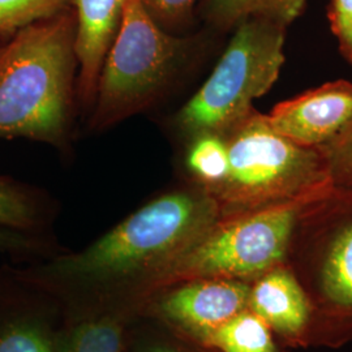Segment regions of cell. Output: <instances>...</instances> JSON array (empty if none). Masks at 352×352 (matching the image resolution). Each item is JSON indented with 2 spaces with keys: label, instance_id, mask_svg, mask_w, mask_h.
<instances>
[{
  "label": "cell",
  "instance_id": "6da1fadb",
  "mask_svg": "<svg viewBox=\"0 0 352 352\" xmlns=\"http://www.w3.org/2000/svg\"><path fill=\"white\" fill-rule=\"evenodd\" d=\"M219 218L213 199L190 184L154 197L85 250L17 272L55 304L63 320L111 309L138 317L151 282Z\"/></svg>",
  "mask_w": 352,
  "mask_h": 352
},
{
  "label": "cell",
  "instance_id": "7a4b0ae2",
  "mask_svg": "<svg viewBox=\"0 0 352 352\" xmlns=\"http://www.w3.org/2000/svg\"><path fill=\"white\" fill-rule=\"evenodd\" d=\"M77 21L72 7L26 26L0 54V140L60 146L74 110Z\"/></svg>",
  "mask_w": 352,
  "mask_h": 352
},
{
  "label": "cell",
  "instance_id": "3957f363",
  "mask_svg": "<svg viewBox=\"0 0 352 352\" xmlns=\"http://www.w3.org/2000/svg\"><path fill=\"white\" fill-rule=\"evenodd\" d=\"M222 136L228 170L223 182L208 193L221 218L314 201L333 189L321 151L280 136L254 107Z\"/></svg>",
  "mask_w": 352,
  "mask_h": 352
},
{
  "label": "cell",
  "instance_id": "277c9868",
  "mask_svg": "<svg viewBox=\"0 0 352 352\" xmlns=\"http://www.w3.org/2000/svg\"><path fill=\"white\" fill-rule=\"evenodd\" d=\"M286 264L311 305L308 349L352 342V197L333 188L302 206Z\"/></svg>",
  "mask_w": 352,
  "mask_h": 352
},
{
  "label": "cell",
  "instance_id": "5b68a950",
  "mask_svg": "<svg viewBox=\"0 0 352 352\" xmlns=\"http://www.w3.org/2000/svg\"><path fill=\"white\" fill-rule=\"evenodd\" d=\"M192 50V39L162 29L141 0H126L102 65L91 129H106L148 109L173 85Z\"/></svg>",
  "mask_w": 352,
  "mask_h": 352
},
{
  "label": "cell",
  "instance_id": "8992f818",
  "mask_svg": "<svg viewBox=\"0 0 352 352\" xmlns=\"http://www.w3.org/2000/svg\"><path fill=\"white\" fill-rule=\"evenodd\" d=\"M286 26L263 17L234 29L212 75L175 118L187 139L202 133L223 135L253 109L277 82L285 64Z\"/></svg>",
  "mask_w": 352,
  "mask_h": 352
},
{
  "label": "cell",
  "instance_id": "52a82bcc",
  "mask_svg": "<svg viewBox=\"0 0 352 352\" xmlns=\"http://www.w3.org/2000/svg\"><path fill=\"white\" fill-rule=\"evenodd\" d=\"M308 202H289L219 218L201 239L151 282L139 311L151 295L180 282L221 278L251 283L269 269L286 263L298 217Z\"/></svg>",
  "mask_w": 352,
  "mask_h": 352
},
{
  "label": "cell",
  "instance_id": "ba28073f",
  "mask_svg": "<svg viewBox=\"0 0 352 352\" xmlns=\"http://www.w3.org/2000/svg\"><path fill=\"white\" fill-rule=\"evenodd\" d=\"M248 295L247 282L193 279L151 295L138 317L158 322L177 338L205 349L217 330L248 309Z\"/></svg>",
  "mask_w": 352,
  "mask_h": 352
},
{
  "label": "cell",
  "instance_id": "9c48e42d",
  "mask_svg": "<svg viewBox=\"0 0 352 352\" xmlns=\"http://www.w3.org/2000/svg\"><path fill=\"white\" fill-rule=\"evenodd\" d=\"M280 136L302 148H320L352 119V82L337 80L280 102L266 115Z\"/></svg>",
  "mask_w": 352,
  "mask_h": 352
},
{
  "label": "cell",
  "instance_id": "30bf717a",
  "mask_svg": "<svg viewBox=\"0 0 352 352\" xmlns=\"http://www.w3.org/2000/svg\"><path fill=\"white\" fill-rule=\"evenodd\" d=\"M58 314L16 267L0 270V352H55Z\"/></svg>",
  "mask_w": 352,
  "mask_h": 352
},
{
  "label": "cell",
  "instance_id": "8fae6325",
  "mask_svg": "<svg viewBox=\"0 0 352 352\" xmlns=\"http://www.w3.org/2000/svg\"><path fill=\"white\" fill-rule=\"evenodd\" d=\"M248 309L264 320L287 349H308L311 305L286 263L252 280Z\"/></svg>",
  "mask_w": 352,
  "mask_h": 352
},
{
  "label": "cell",
  "instance_id": "7c38bea8",
  "mask_svg": "<svg viewBox=\"0 0 352 352\" xmlns=\"http://www.w3.org/2000/svg\"><path fill=\"white\" fill-rule=\"evenodd\" d=\"M124 4L126 0H71L77 21V94L89 107L94 104L102 65L119 30Z\"/></svg>",
  "mask_w": 352,
  "mask_h": 352
},
{
  "label": "cell",
  "instance_id": "4fadbf2b",
  "mask_svg": "<svg viewBox=\"0 0 352 352\" xmlns=\"http://www.w3.org/2000/svg\"><path fill=\"white\" fill-rule=\"evenodd\" d=\"M136 320L126 309L63 320L56 333L55 352H126L131 327Z\"/></svg>",
  "mask_w": 352,
  "mask_h": 352
},
{
  "label": "cell",
  "instance_id": "5bb4252c",
  "mask_svg": "<svg viewBox=\"0 0 352 352\" xmlns=\"http://www.w3.org/2000/svg\"><path fill=\"white\" fill-rule=\"evenodd\" d=\"M308 0H202V16L217 30H234L252 17H263L289 28Z\"/></svg>",
  "mask_w": 352,
  "mask_h": 352
},
{
  "label": "cell",
  "instance_id": "9a60e30c",
  "mask_svg": "<svg viewBox=\"0 0 352 352\" xmlns=\"http://www.w3.org/2000/svg\"><path fill=\"white\" fill-rule=\"evenodd\" d=\"M50 206L45 195L10 176L0 175V228L41 234Z\"/></svg>",
  "mask_w": 352,
  "mask_h": 352
},
{
  "label": "cell",
  "instance_id": "2e32d148",
  "mask_svg": "<svg viewBox=\"0 0 352 352\" xmlns=\"http://www.w3.org/2000/svg\"><path fill=\"white\" fill-rule=\"evenodd\" d=\"M205 350L215 352H289L269 325L245 309L217 330Z\"/></svg>",
  "mask_w": 352,
  "mask_h": 352
},
{
  "label": "cell",
  "instance_id": "e0dca14e",
  "mask_svg": "<svg viewBox=\"0 0 352 352\" xmlns=\"http://www.w3.org/2000/svg\"><path fill=\"white\" fill-rule=\"evenodd\" d=\"M189 141L186 168L192 186L209 193L226 177L228 170L226 140L218 133H202Z\"/></svg>",
  "mask_w": 352,
  "mask_h": 352
},
{
  "label": "cell",
  "instance_id": "ac0fdd59",
  "mask_svg": "<svg viewBox=\"0 0 352 352\" xmlns=\"http://www.w3.org/2000/svg\"><path fill=\"white\" fill-rule=\"evenodd\" d=\"M71 8V0H0V42L7 43L26 26Z\"/></svg>",
  "mask_w": 352,
  "mask_h": 352
},
{
  "label": "cell",
  "instance_id": "d6986e66",
  "mask_svg": "<svg viewBox=\"0 0 352 352\" xmlns=\"http://www.w3.org/2000/svg\"><path fill=\"white\" fill-rule=\"evenodd\" d=\"M317 149L325 160L333 188L352 197V119L334 139Z\"/></svg>",
  "mask_w": 352,
  "mask_h": 352
},
{
  "label": "cell",
  "instance_id": "ffe728a7",
  "mask_svg": "<svg viewBox=\"0 0 352 352\" xmlns=\"http://www.w3.org/2000/svg\"><path fill=\"white\" fill-rule=\"evenodd\" d=\"M52 247L41 234H29L0 228V257L28 260L52 257Z\"/></svg>",
  "mask_w": 352,
  "mask_h": 352
},
{
  "label": "cell",
  "instance_id": "44dd1931",
  "mask_svg": "<svg viewBox=\"0 0 352 352\" xmlns=\"http://www.w3.org/2000/svg\"><path fill=\"white\" fill-rule=\"evenodd\" d=\"M128 352H215L205 350L199 346H195L186 340H180L167 331L162 330H142L138 333L132 343H128Z\"/></svg>",
  "mask_w": 352,
  "mask_h": 352
},
{
  "label": "cell",
  "instance_id": "7402d4cb",
  "mask_svg": "<svg viewBox=\"0 0 352 352\" xmlns=\"http://www.w3.org/2000/svg\"><path fill=\"white\" fill-rule=\"evenodd\" d=\"M155 23L170 32L184 25L193 12L196 0H141Z\"/></svg>",
  "mask_w": 352,
  "mask_h": 352
},
{
  "label": "cell",
  "instance_id": "603a6c76",
  "mask_svg": "<svg viewBox=\"0 0 352 352\" xmlns=\"http://www.w3.org/2000/svg\"><path fill=\"white\" fill-rule=\"evenodd\" d=\"M329 21L340 51L352 63V0H331Z\"/></svg>",
  "mask_w": 352,
  "mask_h": 352
},
{
  "label": "cell",
  "instance_id": "cb8c5ba5",
  "mask_svg": "<svg viewBox=\"0 0 352 352\" xmlns=\"http://www.w3.org/2000/svg\"><path fill=\"white\" fill-rule=\"evenodd\" d=\"M4 42H0V54H1V51H3V47H4Z\"/></svg>",
  "mask_w": 352,
  "mask_h": 352
},
{
  "label": "cell",
  "instance_id": "d4e9b609",
  "mask_svg": "<svg viewBox=\"0 0 352 352\" xmlns=\"http://www.w3.org/2000/svg\"><path fill=\"white\" fill-rule=\"evenodd\" d=\"M126 352H128V350H126Z\"/></svg>",
  "mask_w": 352,
  "mask_h": 352
}]
</instances>
